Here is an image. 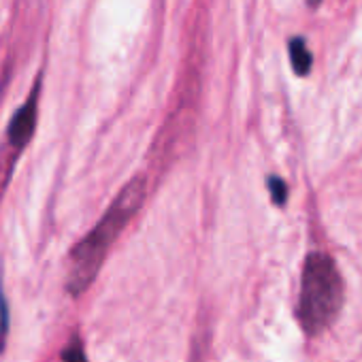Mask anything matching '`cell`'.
Listing matches in <instances>:
<instances>
[{
	"instance_id": "6da1fadb",
	"label": "cell",
	"mask_w": 362,
	"mask_h": 362,
	"mask_svg": "<svg viewBox=\"0 0 362 362\" xmlns=\"http://www.w3.org/2000/svg\"><path fill=\"white\" fill-rule=\"evenodd\" d=\"M147 181L143 175L132 177L119 190L115 201L109 205L105 216L96 222V226L73 247L71 252V269L66 279V290L71 296H81L96 279L105 256L126 224L139 214L145 203Z\"/></svg>"
},
{
	"instance_id": "7a4b0ae2",
	"label": "cell",
	"mask_w": 362,
	"mask_h": 362,
	"mask_svg": "<svg viewBox=\"0 0 362 362\" xmlns=\"http://www.w3.org/2000/svg\"><path fill=\"white\" fill-rule=\"evenodd\" d=\"M343 307V279L334 260L322 252L305 258L298 296V322L311 337L328 330Z\"/></svg>"
},
{
	"instance_id": "3957f363",
	"label": "cell",
	"mask_w": 362,
	"mask_h": 362,
	"mask_svg": "<svg viewBox=\"0 0 362 362\" xmlns=\"http://www.w3.org/2000/svg\"><path fill=\"white\" fill-rule=\"evenodd\" d=\"M39 92H41V79L35 81L30 96L26 103L13 113L9 126H7V143L20 153L33 139L35 128H37V115H39Z\"/></svg>"
},
{
	"instance_id": "277c9868",
	"label": "cell",
	"mask_w": 362,
	"mask_h": 362,
	"mask_svg": "<svg viewBox=\"0 0 362 362\" xmlns=\"http://www.w3.org/2000/svg\"><path fill=\"white\" fill-rule=\"evenodd\" d=\"M288 54H290V64H292V71L298 75V77H305L311 73V66H313V56L305 43L303 37H294L288 41Z\"/></svg>"
},
{
	"instance_id": "5b68a950",
	"label": "cell",
	"mask_w": 362,
	"mask_h": 362,
	"mask_svg": "<svg viewBox=\"0 0 362 362\" xmlns=\"http://www.w3.org/2000/svg\"><path fill=\"white\" fill-rule=\"evenodd\" d=\"M267 186H269V192H271V201L279 207L286 205L288 201V186H286V181L277 175H271L267 179Z\"/></svg>"
},
{
	"instance_id": "8992f818",
	"label": "cell",
	"mask_w": 362,
	"mask_h": 362,
	"mask_svg": "<svg viewBox=\"0 0 362 362\" xmlns=\"http://www.w3.org/2000/svg\"><path fill=\"white\" fill-rule=\"evenodd\" d=\"M7 332H9V303L5 296L3 279H0V351H3V347H5Z\"/></svg>"
},
{
	"instance_id": "52a82bcc",
	"label": "cell",
	"mask_w": 362,
	"mask_h": 362,
	"mask_svg": "<svg viewBox=\"0 0 362 362\" xmlns=\"http://www.w3.org/2000/svg\"><path fill=\"white\" fill-rule=\"evenodd\" d=\"M62 360L64 362H86V349L79 337H73L71 343L62 349Z\"/></svg>"
},
{
	"instance_id": "ba28073f",
	"label": "cell",
	"mask_w": 362,
	"mask_h": 362,
	"mask_svg": "<svg viewBox=\"0 0 362 362\" xmlns=\"http://www.w3.org/2000/svg\"><path fill=\"white\" fill-rule=\"evenodd\" d=\"M320 3H322V0H307V5H309V7H317Z\"/></svg>"
}]
</instances>
